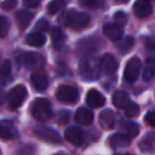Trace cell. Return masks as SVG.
<instances>
[{
	"label": "cell",
	"mask_w": 155,
	"mask_h": 155,
	"mask_svg": "<svg viewBox=\"0 0 155 155\" xmlns=\"http://www.w3.org/2000/svg\"><path fill=\"white\" fill-rule=\"evenodd\" d=\"M64 23L75 30H80L90 23V16L85 12L70 10L64 15Z\"/></svg>",
	"instance_id": "6da1fadb"
},
{
	"label": "cell",
	"mask_w": 155,
	"mask_h": 155,
	"mask_svg": "<svg viewBox=\"0 0 155 155\" xmlns=\"http://www.w3.org/2000/svg\"><path fill=\"white\" fill-rule=\"evenodd\" d=\"M31 114L35 120L38 121H47L52 116L51 104L45 98L35 99L31 105Z\"/></svg>",
	"instance_id": "7a4b0ae2"
},
{
	"label": "cell",
	"mask_w": 155,
	"mask_h": 155,
	"mask_svg": "<svg viewBox=\"0 0 155 155\" xmlns=\"http://www.w3.org/2000/svg\"><path fill=\"white\" fill-rule=\"evenodd\" d=\"M99 65L94 57H87L81 62V74L86 79H96L99 74Z\"/></svg>",
	"instance_id": "3957f363"
},
{
	"label": "cell",
	"mask_w": 155,
	"mask_h": 155,
	"mask_svg": "<svg viewBox=\"0 0 155 155\" xmlns=\"http://www.w3.org/2000/svg\"><path fill=\"white\" fill-rule=\"evenodd\" d=\"M27 98V88L23 85L15 86L8 93V104L12 109L19 108Z\"/></svg>",
	"instance_id": "277c9868"
},
{
	"label": "cell",
	"mask_w": 155,
	"mask_h": 155,
	"mask_svg": "<svg viewBox=\"0 0 155 155\" xmlns=\"http://www.w3.org/2000/svg\"><path fill=\"white\" fill-rule=\"evenodd\" d=\"M18 64L28 69H35V68H40L44 64V58L38 53L27 52L18 57Z\"/></svg>",
	"instance_id": "5b68a950"
},
{
	"label": "cell",
	"mask_w": 155,
	"mask_h": 155,
	"mask_svg": "<svg viewBox=\"0 0 155 155\" xmlns=\"http://www.w3.org/2000/svg\"><path fill=\"white\" fill-rule=\"evenodd\" d=\"M56 97L58 101L63 103H75L79 98V92L75 87L68 86V85H62L58 87L56 92Z\"/></svg>",
	"instance_id": "8992f818"
},
{
	"label": "cell",
	"mask_w": 155,
	"mask_h": 155,
	"mask_svg": "<svg viewBox=\"0 0 155 155\" xmlns=\"http://www.w3.org/2000/svg\"><path fill=\"white\" fill-rule=\"evenodd\" d=\"M139 71H140V59L138 57H132L125 67V71H124L125 80L130 82L134 81L138 78Z\"/></svg>",
	"instance_id": "52a82bcc"
},
{
	"label": "cell",
	"mask_w": 155,
	"mask_h": 155,
	"mask_svg": "<svg viewBox=\"0 0 155 155\" xmlns=\"http://www.w3.org/2000/svg\"><path fill=\"white\" fill-rule=\"evenodd\" d=\"M35 134L41 138L42 140L45 142H48V143H53V144H59L61 143V137L59 134L51 127H46V126H40V127H36L34 130Z\"/></svg>",
	"instance_id": "ba28073f"
},
{
	"label": "cell",
	"mask_w": 155,
	"mask_h": 155,
	"mask_svg": "<svg viewBox=\"0 0 155 155\" xmlns=\"http://www.w3.org/2000/svg\"><path fill=\"white\" fill-rule=\"evenodd\" d=\"M19 132L16 126L8 120H0V138L1 139H17Z\"/></svg>",
	"instance_id": "9c48e42d"
},
{
	"label": "cell",
	"mask_w": 155,
	"mask_h": 155,
	"mask_svg": "<svg viewBox=\"0 0 155 155\" xmlns=\"http://www.w3.org/2000/svg\"><path fill=\"white\" fill-rule=\"evenodd\" d=\"M64 137L65 139L74 144L75 147H80L82 143H84V132L80 127L78 126H71V127H68L65 130V133H64Z\"/></svg>",
	"instance_id": "30bf717a"
},
{
	"label": "cell",
	"mask_w": 155,
	"mask_h": 155,
	"mask_svg": "<svg viewBox=\"0 0 155 155\" xmlns=\"http://www.w3.org/2000/svg\"><path fill=\"white\" fill-rule=\"evenodd\" d=\"M86 103L91 108H101L105 103L104 96L97 90H90L86 94Z\"/></svg>",
	"instance_id": "8fae6325"
},
{
	"label": "cell",
	"mask_w": 155,
	"mask_h": 155,
	"mask_svg": "<svg viewBox=\"0 0 155 155\" xmlns=\"http://www.w3.org/2000/svg\"><path fill=\"white\" fill-rule=\"evenodd\" d=\"M131 144V137L124 133H115L109 138V145L113 149L127 148Z\"/></svg>",
	"instance_id": "7c38bea8"
},
{
	"label": "cell",
	"mask_w": 155,
	"mask_h": 155,
	"mask_svg": "<svg viewBox=\"0 0 155 155\" xmlns=\"http://www.w3.org/2000/svg\"><path fill=\"white\" fill-rule=\"evenodd\" d=\"M151 11H153L151 4L148 0H137L133 5V12L139 18H145L150 16Z\"/></svg>",
	"instance_id": "4fadbf2b"
},
{
	"label": "cell",
	"mask_w": 155,
	"mask_h": 155,
	"mask_svg": "<svg viewBox=\"0 0 155 155\" xmlns=\"http://www.w3.org/2000/svg\"><path fill=\"white\" fill-rule=\"evenodd\" d=\"M101 69L105 73V74H113L116 71L117 69V61L113 54H104L101 58Z\"/></svg>",
	"instance_id": "5bb4252c"
},
{
	"label": "cell",
	"mask_w": 155,
	"mask_h": 155,
	"mask_svg": "<svg viewBox=\"0 0 155 155\" xmlns=\"http://www.w3.org/2000/svg\"><path fill=\"white\" fill-rule=\"evenodd\" d=\"M103 33L107 38H109L113 41H119L122 38V28L119 24H114V23H108L103 27Z\"/></svg>",
	"instance_id": "9a60e30c"
},
{
	"label": "cell",
	"mask_w": 155,
	"mask_h": 155,
	"mask_svg": "<svg viewBox=\"0 0 155 155\" xmlns=\"http://www.w3.org/2000/svg\"><path fill=\"white\" fill-rule=\"evenodd\" d=\"M115 122H116V116H115L114 111H111L110 109L103 110L99 114V125L102 126V128L110 130L115 126Z\"/></svg>",
	"instance_id": "2e32d148"
},
{
	"label": "cell",
	"mask_w": 155,
	"mask_h": 155,
	"mask_svg": "<svg viewBox=\"0 0 155 155\" xmlns=\"http://www.w3.org/2000/svg\"><path fill=\"white\" fill-rule=\"evenodd\" d=\"M75 121L79 125H82V126L91 125L92 121H93V114L87 108H80L75 113Z\"/></svg>",
	"instance_id": "e0dca14e"
},
{
	"label": "cell",
	"mask_w": 155,
	"mask_h": 155,
	"mask_svg": "<svg viewBox=\"0 0 155 155\" xmlns=\"http://www.w3.org/2000/svg\"><path fill=\"white\" fill-rule=\"evenodd\" d=\"M31 84L38 91H44L48 85L47 75L42 71H36L31 74Z\"/></svg>",
	"instance_id": "ac0fdd59"
},
{
	"label": "cell",
	"mask_w": 155,
	"mask_h": 155,
	"mask_svg": "<svg viewBox=\"0 0 155 155\" xmlns=\"http://www.w3.org/2000/svg\"><path fill=\"white\" fill-rule=\"evenodd\" d=\"M15 17H16V22H17V25L19 27V29H25L33 19V13L29 11L22 10V11L16 12Z\"/></svg>",
	"instance_id": "d6986e66"
},
{
	"label": "cell",
	"mask_w": 155,
	"mask_h": 155,
	"mask_svg": "<svg viewBox=\"0 0 155 155\" xmlns=\"http://www.w3.org/2000/svg\"><path fill=\"white\" fill-rule=\"evenodd\" d=\"M130 103H131V101H130V97H128V94L126 92H124V91H116L113 94V104L116 108L125 109Z\"/></svg>",
	"instance_id": "ffe728a7"
},
{
	"label": "cell",
	"mask_w": 155,
	"mask_h": 155,
	"mask_svg": "<svg viewBox=\"0 0 155 155\" xmlns=\"http://www.w3.org/2000/svg\"><path fill=\"white\" fill-rule=\"evenodd\" d=\"M139 148L144 153H153L155 151V132L148 133L143 137V139L139 143Z\"/></svg>",
	"instance_id": "44dd1931"
},
{
	"label": "cell",
	"mask_w": 155,
	"mask_h": 155,
	"mask_svg": "<svg viewBox=\"0 0 155 155\" xmlns=\"http://www.w3.org/2000/svg\"><path fill=\"white\" fill-rule=\"evenodd\" d=\"M154 76H155V56H151L145 62V68L143 70V79L145 81H149Z\"/></svg>",
	"instance_id": "7402d4cb"
},
{
	"label": "cell",
	"mask_w": 155,
	"mask_h": 155,
	"mask_svg": "<svg viewBox=\"0 0 155 155\" xmlns=\"http://www.w3.org/2000/svg\"><path fill=\"white\" fill-rule=\"evenodd\" d=\"M45 41H46L45 36H44L42 34H40V33H31V34H29V35L27 36V39H25V42H27L28 45H30V46H34V47H40V46H42V45L45 44Z\"/></svg>",
	"instance_id": "603a6c76"
},
{
	"label": "cell",
	"mask_w": 155,
	"mask_h": 155,
	"mask_svg": "<svg viewBox=\"0 0 155 155\" xmlns=\"http://www.w3.org/2000/svg\"><path fill=\"white\" fill-rule=\"evenodd\" d=\"M65 42V35L59 28H54L52 30V44L54 48H61Z\"/></svg>",
	"instance_id": "cb8c5ba5"
},
{
	"label": "cell",
	"mask_w": 155,
	"mask_h": 155,
	"mask_svg": "<svg viewBox=\"0 0 155 155\" xmlns=\"http://www.w3.org/2000/svg\"><path fill=\"white\" fill-rule=\"evenodd\" d=\"M133 42H134L133 41V38H131V36H126L124 39H120L119 42H117V48H119L120 53H122V54L127 53L132 48Z\"/></svg>",
	"instance_id": "d4e9b609"
},
{
	"label": "cell",
	"mask_w": 155,
	"mask_h": 155,
	"mask_svg": "<svg viewBox=\"0 0 155 155\" xmlns=\"http://www.w3.org/2000/svg\"><path fill=\"white\" fill-rule=\"evenodd\" d=\"M10 74H11V64L10 61L6 59L0 64V80L2 81V84H6V81L10 78Z\"/></svg>",
	"instance_id": "484cf974"
},
{
	"label": "cell",
	"mask_w": 155,
	"mask_h": 155,
	"mask_svg": "<svg viewBox=\"0 0 155 155\" xmlns=\"http://www.w3.org/2000/svg\"><path fill=\"white\" fill-rule=\"evenodd\" d=\"M65 6V0H52L48 5H47V11L51 15L58 13L62 8H64Z\"/></svg>",
	"instance_id": "4316f807"
},
{
	"label": "cell",
	"mask_w": 155,
	"mask_h": 155,
	"mask_svg": "<svg viewBox=\"0 0 155 155\" xmlns=\"http://www.w3.org/2000/svg\"><path fill=\"white\" fill-rule=\"evenodd\" d=\"M124 128H125L127 136H130L131 138L138 136V133H139V126L136 122H127V124H125Z\"/></svg>",
	"instance_id": "83f0119b"
},
{
	"label": "cell",
	"mask_w": 155,
	"mask_h": 155,
	"mask_svg": "<svg viewBox=\"0 0 155 155\" xmlns=\"http://www.w3.org/2000/svg\"><path fill=\"white\" fill-rule=\"evenodd\" d=\"M80 5L90 8H101L104 6V0H80Z\"/></svg>",
	"instance_id": "f1b7e54d"
},
{
	"label": "cell",
	"mask_w": 155,
	"mask_h": 155,
	"mask_svg": "<svg viewBox=\"0 0 155 155\" xmlns=\"http://www.w3.org/2000/svg\"><path fill=\"white\" fill-rule=\"evenodd\" d=\"M124 110H125V115L127 117H134L139 114V107L133 102H131Z\"/></svg>",
	"instance_id": "f546056e"
},
{
	"label": "cell",
	"mask_w": 155,
	"mask_h": 155,
	"mask_svg": "<svg viewBox=\"0 0 155 155\" xmlns=\"http://www.w3.org/2000/svg\"><path fill=\"white\" fill-rule=\"evenodd\" d=\"M7 31H8V22L5 17L0 16V38L6 36Z\"/></svg>",
	"instance_id": "4dcf8cb0"
},
{
	"label": "cell",
	"mask_w": 155,
	"mask_h": 155,
	"mask_svg": "<svg viewBox=\"0 0 155 155\" xmlns=\"http://www.w3.org/2000/svg\"><path fill=\"white\" fill-rule=\"evenodd\" d=\"M16 5H17V0H5L1 2L0 6L2 10H12L16 7Z\"/></svg>",
	"instance_id": "1f68e13d"
},
{
	"label": "cell",
	"mask_w": 155,
	"mask_h": 155,
	"mask_svg": "<svg viewBox=\"0 0 155 155\" xmlns=\"http://www.w3.org/2000/svg\"><path fill=\"white\" fill-rule=\"evenodd\" d=\"M114 19H115L119 24H125V23L127 22V16H126L124 12L119 11V12H116V13L114 15Z\"/></svg>",
	"instance_id": "d6a6232c"
},
{
	"label": "cell",
	"mask_w": 155,
	"mask_h": 155,
	"mask_svg": "<svg viewBox=\"0 0 155 155\" xmlns=\"http://www.w3.org/2000/svg\"><path fill=\"white\" fill-rule=\"evenodd\" d=\"M145 121H147L148 125L155 127V110L149 111V113L147 114V116H145Z\"/></svg>",
	"instance_id": "836d02e7"
},
{
	"label": "cell",
	"mask_w": 155,
	"mask_h": 155,
	"mask_svg": "<svg viewBox=\"0 0 155 155\" xmlns=\"http://www.w3.org/2000/svg\"><path fill=\"white\" fill-rule=\"evenodd\" d=\"M23 4H24V6H25V7L34 8V7L39 6L40 0H23Z\"/></svg>",
	"instance_id": "e575fe53"
},
{
	"label": "cell",
	"mask_w": 155,
	"mask_h": 155,
	"mask_svg": "<svg viewBox=\"0 0 155 155\" xmlns=\"http://www.w3.org/2000/svg\"><path fill=\"white\" fill-rule=\"evenodd\" d=\"M36 28L40 29V30H47V29H48V23H47L45 19H41V21L36 24Z\"/></svg>",
	"instance_id": "d590c367"
},
{
	"label": "cell",
	"mask_w": 155,
	"mask_h": 155,
	"mask_svg": "<svg viewBox=\"0 0 155 155\" xmlns=\"http://www.w3.org/2000/svg\"><path fill=\"white\" fill-rule=\"evenodd\" d=\"M68 120H69V111L63 110V111L61 113V122L64 124V122H67Z\"/></svg>",
	"instance_id": "8d00e7d4"
},
{
	"label": "cell",
	"mask_w": 155,
	"mask_h": 155,
	"mask_svg": "<svg viewBox=\"0 0 155 155\" xmlns=\"http://www.w3.org/2000/svg\"><path fill=\"white\" fill-rule=\"evenodd\" d=\"M147 47H148V50H151V51H155V41H154L153 39H150V40H148V41H147Z\"/></svg>",
	"instance_id": "74e56055"
},
{
	"label": "cell",
	"mask_w": 155,
	"mask_h": 155,
	"mask_svg": "<svg viewBox=\"0 0 155 155\" xmlns=\"http://www.w3.org/2000/svg\"><path fill=\"white\" fill-rule=\"evenodd\" d=\"M5 102V92L0 88V105H2Z\"/></svg>",
	"instance_id": "f35d334b"
},
{
	"label": "cell",
	"mask_w": 155,
	"mask_h": 155,
	"mask_svg": "<svg viewBox=\"0 0 155 155\" xmlns=\"http://www.w3.org/2000/svg\"><path fill=\"white\" fill-rule=\"evenodd\" d=\"M115 155H128V154H115Z\"/></svg>",
	"instance_id": "ab89813d"
},
{
	"label": "cell",
	"mask_w": 155,
	"mask_h": 155,
	"mask_svg": "<svg viewBox=\"0 0 155 155\" xmlns=\"http://www.w3.org/2000/svg\"><path fill=\"white\" fill-rule=\"evenodd\" d=\"M116 1H121V2H124V1H126V0H116Z\"/></svg>",
	"instance_id": "60d3db41"
},
{
	"label": "cell",
	"mask_w": 155,
	"mask_h": 155,
	"mask_svg": "<svg viewBox=\"0 0 155 155\" xmlns=\"http://www.w3.org/2000/svg\"><path fill=\"white\" fill-rule=\"evenodd\" d=\"M57 155H59V154H57Z\"/></svg>",
	"instance_id": "b9f144b4"
}]
</instances>
